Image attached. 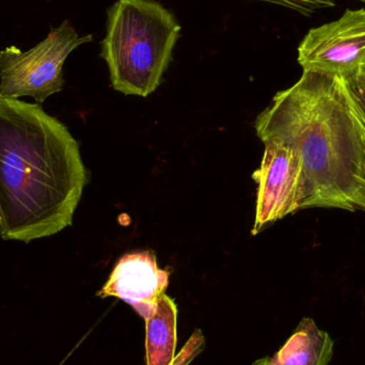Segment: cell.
Listing matches in <instances>:
<instances>
[{
  "mask_svg": "<svg viewBox=\"0 0 365 365\" xmlns=\"http://www.w3.org/2000/svg\"><path fill=\"white\" fill-rule=\"evenodd\" d=\"M255 130L262 143H283L302 158V210L365 212L361 125L343 77L304 70L259 113Z\"/></svg>",
  "mask_w": 365,
  "mask_h": 365,
  "instance_id": "obj_1",
  "label": "cell"
},
{
  "mask_svg": "<svg viewBox=\"0 0 365 365\" xmlns=\"http://www.w3.org/2000/svg\"><path fill=\"white\" fill-rule=\"evenodd\" d=\"M88 182L78 143L38 104L0 98V236L32 242L73 222Z\"/></svg>",
  "mask_w": 365,
  "mask_h": 365,
  "instance_id": "obj_2",
  "label": "cell"
},
{
  "mask_svg": "<svg viewBox=\"0 0 365 365\" xmlns=\"http://www.w3.org/2000/svg\"><path fill=\"white\" fill-rule=\"evenodd\" d=\"M181 30L175 15L158 0H117L107 11L101 43L113 89L143 98L153 93L173 61Z\"/></svg>",
  "mask_w": 365,
  "mask_h": 365,
  "instance_id": "obj_3",
  "label": "cell"
},
{
  "mask_svg": "<svg viewBox=\"0 0 365 365\" xmlns=\"http://www.w3.org/2000/svg\"><path fill=\"white\" fill-rule=\"evenodd\" d=\"M93 36H79L70 21L51 28L44 40L23 51L9 46L0 51V98L30 96L38 103L61 91L64 62L75 49L92 42Z\"/></svg>",
  "mask_w": 365,
  "mask_h": 365,
  "instance_id": "obj_4",
  "label": "cell"
},
{
  "mask_svg": "<svg viewBox=\"0 0 365 365\" xmlns=\"http://www.w3.org/2000/svg\"><path fill=\"white\" fill-rule=\"evenodd\" d=\"M264 145L261 165L252 175L257 184L252 235L302 210L304 201V164L299 154L277 141Z\"/></svg>",
  "mask_w": 365,
  "mask_h": 365,
  "instance_id": "obj_5",
  "label": "cell"
},
{
  "mask_svg": "<svg viewBox=\"0 0 365 365\" xmlns=\"http://www.w3.org/2000/svg\"><path fill=\"white\" fill-rule=\"evenodd\" d=\"M302 70L345 77L365 66V9L349 10L309 30L298 46Z\"/></svg>",
  "mask_w": 365,
  "mask_h": 365,
  "instance_id": "obj_6",
  "label": "cell"
},
{
  "mask_svg": "<svg viewBox=\"0 0 365 365\" xmlns=\"http://www.w3.org/2000/svg\"><path fill=\"white\" fill-rule=\"evenodd\" d=\"M168 284L169 272L158 267L152 251L128 253L115 264L98 296L123 300L147 321L155 314Z\"/></svg>",
  "mask_w": 365,
  "mask_h": 365,
  "instance_id": "obj_7",
  "label": "cell"
},
{
  "mask_svg": "<svg viewBox=\"0 0 365 365\" xmlns=\"http://www.w3.org/2000/svg\"><path fill=\"white\" fill-rule=\"evenodd\" d=\"M331 336L319 329L312 319H304L285 344L272 357L269 365H328L334 356Z\"/></svg>",
  "mask_w": 365,
  "mask_h": 365,
  "instance_id": "obj_8",
  "label": "cell"
},
{
  "mask_svg": "<svg viewBox=\"0 0 365 365\" xmlns=\"http://www.w3.org/2000/svg\"><path fill=\"white\" fill-rule=\"evenodd\" d=\"M178 308L165 294L153 317L145 321L147 365H173L177 347Z\"/></svg>",
  "mask_w": 365,
  "mask_h": 365,
  "instance_id": "obj_9",
  "label": "cell"
},
{
  "mask_svg": "<svg viewBox=\"0 0 365 365\" xmlns=\"http://www.w3.org/2000/svg\"><path fill=\"white\" fill-rule=\"evenodd\" d=\"M255 1L267 2L277 4L289 10L296 11L304 16H310L317 11L332 8L336 6L334 0H255Z\"/></svg>",
  "mask_w": 365,
  "mask_h": 365,
  "instance_id": "obj_10",
  "label": "cell"
},
{
  "mask_svg": "<svg viewBox=\"0 0 365 365\" xmlns=\"http://www.w3.org/2000/svg\"><path fill=\"white\" fill-rule=\"evenodd\" d=\"M355 104V103H354ZM356 108V106H355ZM356 113H357V110H356ZM358 118H359L360 121V125H361V130H362V139H364V180H365V124L364 123V121H362L361 119H360L359 115H358Z\"/></svg>",
  "mask_w": 365,
  "mask_h": 365,
  "instance_id": "obj_11",
  "label": "cell"
},
{
  "mask_svg": "<svg viewBox=\"0 0 365 365\" xmlns=\"http://www.w3.org/2000/svg\"><path fill=\"white\" fill-rule=\"evenodd\" d=\"M1 217H2L1 208H0V221H1Z\"/></svg>",
  "mask_w": 365,
  "mask_h": 365,
  "instance_id": "obj_12",
  "label": "cell"
},
{
  "mask_svg": "<svg viewBox=\"0 0 365 365\" xmlns=\"http://www.w3.org/2000/svg\"><path fill=\"white\" fill-rule=\"evenodd\" d=\"M360 1L364 2V4H365V0H360Z\"/></svg>",
  "mask_w": 365,
  "mask_h": 365,
  "instance_id": "obj_13",
  "label": "cell"
}]
</instances>
